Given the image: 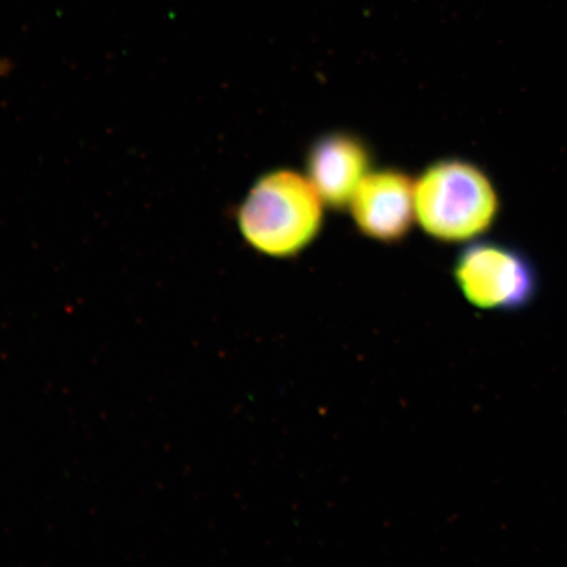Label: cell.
Instances as JSON below:
<instances>
[{
  "label": "cell",
  "instance_id": "277c9868",
  "mask_svg": "<svg viewBox=\"0 0 567 567\" xmlns=\"http://www.w3.org/2000/svg\"><path fill=\"white\" fill-rule=\"evenodd\" d=\"M414 184L403 169H371L349 204L358 231L374 243H402L416 221Z\"/></svg>",
  "mask_w": 567,
  "mask_h": 567
},
{
  "label": "cell",
  "instance_id": "7a4b0ae2",
  "mask_svg": "<svg viewBox=\"0 0 567 567\" xmlns=\"http://www.w3.org/2000/svg\"><path fill=\"white\" fill-rule=\"evenodd\" d=\"M415 219L442 244H467L491 230L501 200L491 176L471 161L443 158L425 167L414 184Z\"/></svg>",
  "mask_w": 567,
  "mask_h": 567
},
{
  "label": "cell",
  "instance_id": "6da1fadb",
  "mask_svg": "<svg viewBox=\"0 0 567 567\" xmlns=\"http://www.w3.org/2000/svg\"><path fill=\"white\" fill-rule=\"evenodd\" d=\"M323 202L308 176L271 169L252 184L237 210V225L252 250L275 259L300 255L323 225Z\"/></svg>",
  "mask_w": 567,
  "mask_h": 567
},
{
  "label": "cell",
  "instance_id": "5b68a950",
  "mask_svg": "<svg viewBox=\"0 0 567 567\" xmlns=\"http://www.w3.org/2000/svg\"><path fill=\"white\" fill-rule=\"evenodd\" d=\"M307 176L324 205L349 208L361 181L371 172L373 154L367 141L347 131L323 133L307 152Z\"/></svg>",
  "mask_w": 567,
  "mask_h": 567
},
{
  "label": "cell",
  "instance_id": "3957f363",
  "mask_svg": "<svg viewBox=\"0 0 567 567\" xmlns=\"http://www.w3.org/2000/svg\"><path fill=\"white\" fill-rule=\"evenodd\" d=\"M453 280L472 307L514 313L534 303L540 275L526 252L496 240L474 239L458 252Z\"/></svg>",
  "mask_w": 567,
  "mask_h": 567
}]
</instances>
